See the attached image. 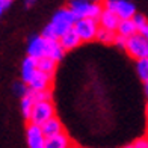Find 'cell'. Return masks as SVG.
Here are the masks:
<instances>
[{
    "instance_id": "7402d4cb",
    "label": "cell",
    "mask_w": 148,
    "mask_h": 148,
    "mask_svg": "<svg viewBox=\"0 0 148 148\" xmlns=\"http://www.w3.org/2000/svg\"><path fill=\"white\" fill-rule=\"evenodd\" d=\"M14 91H15L17 95H20V97L23 98L26 94L29 92V86L26 85L24 82H20V83H15V85H14Z\"/></svg>"
},
{
    "instance_id": "d4e9b609",
    "label": "cell",
    "mask_w": 148,
    "mask_h": 148,
    "mask_svg": "<svg viewBox=\"0 0 148 148\" xmlns=\"http://www.w3.org/2000/svg\"><path fill=\"white\" fill-rule=\"evenodd\" d=\"M11 3H12V0H0V5L3 6V9H6L8 6H11Z\"/></svg>"
},
{
    "instance_id": "83f0119b",
    "label": "cell",
    "mask_w": 148,
    "mask_h": 148,
    "mask_svg": "<svg viewBox=\"0 0 148 148\" xmlns=\"http://www.w3.org/2000/svg\"><path fill=\"white\" fill-rule=\"evenodd\" d=\"M145 95H147V98H148V82L145 83Z\"/></svg>"
},
{
    "instance_id": "2e32d148",
    "label": "cell",
    "mask_w": 148,
    "mask_h": 148,
    "mask_svg": "<svg viewBox=\"0 0 148 148\" xmlns=\"http://www.w3.org/2000/svg\"><path fill=\"white\" fill-rule=\"evenodd\" d=\"M116 32H118V35H121V36H124V38L129 39L130 36H133V35H136V33H138V27H136V24H134L133 18L132 20H121Z\"/></svg>"
},
{
    "instance_id": "f546056e",
    "label": "cell",
    "mask_w": 148,
    "mask_h": 148,
    "mask_svg": "<svg viewBox=\"0 0 148 148\" xmlns=\"http://www.w3.org/2000/svg\"><path fill=\"white\" fill-rule=\"evenodd\" d=\"M124 148H133V145H127V147H124Z\"/></svg>"
},
{
    "instance_id": "4316f807",
    "label": "cell",
    "mask_w": 148,
    "mask_h": 148,
    "mask_svg": "<svg viewBox=\"0 0 148 148\" xmlns=\"http://www.w3.org/2000/svg\"><path fill=\"white\" fill-rule=\"evenodd\" d=\"M145 115H147V125H148V104L145 107Z\"/></svg>"
},
{
    "instance_id": "8fae6325",
    "label": "cell",
    "mask_w": 148,
    "mask_h": 148,
    "mask_svg": "<svg viewBox=\"0 0 148 148\" xmlns=\"http://www.w3.org/2000/svg\"><path fill=\"white\" fill-rule=\"evenodd\" d=\"M91 2L88 0H71L70 2V9L73 11V14L80 18H89V11H91Z\"/></svg>"
},
{
    "instance_id": "8992f818",
    "label": "cell",
    "mask_w": 148,
    "mask_h": 148,
    "mask_svg": "<svg viewBox=\"0 0 148 148\" xmlns=\"http://www.w3.org/2000/svg\"><path fill=\"white\" fill-rule=\"evenodd\" d=\"M26 138L29 148H45V136L39 125L29 124L26 129Z\"/></svg>"
},
{
    "instance_id": "9a60e30c",
    "label": "cell",
    "mask_w": 148,
    "mask_h": 148,
    "mask_svg": "<svg viewBox=\"0 0 148 148\" xmlns=\"http://www.w3.org/2000/svg\"><path fill=\"white\" fill-rule=\"evenodd\" d=\"M64 47L60 45L59 41H51V39H47V51H45V58L53 59L55 62H59L60 59L64 58Z\"/></svg>"
},
{
    "instance_id": "5b68a950",
    "label": "cell",
    "mask_w": 148,
    "mask_h": 148,
    "mask_svg": "<svg viewBox=\"0 0 148 148\" xmlns=\"http://www.w3.org/2000/svg\"><path fill=\"white\" fill-rule=\"evenodd\" d=\"M125 50L133 59H136V60L148 58V41H147V38L139 35V33L130 36L129 39H127Z\"/></svg>"
},
{
    "instance_id": "277c9868",
    "label": "cell",
    "mask_w": 148,
    "mask_h": 148,
    "mask_svg": "<svg viewBox=\"0 0 148 148\" xmlns=\"http://www.w3.org/2000/svg\"><path fill=\"white\" fill-rule=\"evenodd\" d=\"M104 9L112 11L121 20H132L136 15V8L129 0H104Z\"/></svg>"
},
{
    "instance_id": "603a6c76",
    "label": "cell",
    "mask_w": 148,
    "mask_h": 148,
    "mask_svg": "<svg viewBox=\"0 0 148 148\" xmlns=\"http://www.w3.org/2000/svg\"><path fill=\"white\" fill-rule=\"evenodd\" d=\"M133 148H148V136L139 138L136 142L133 144Z\"/></svg>"
},
{
    "instance_id": "d6a6232c",
    "label": "cell",
    "mask_w": 148,
    "mask_h": 148,
    "mask_svg": "<svg viewBox=\"0 0 148 148\" xmlns=\"http://www.w3.org/2000/svg\"><path fill=\"white\" fill-rule=\"evenodd\" d=\"M147 41H148V38H147Z\"/></svg>"
},
{
    "instance_id": "30bf717a",
    "label": "cell",
    "mask_w": 148,
    "mask_h": 148,
    "mask_svg": "<svg viewBox=\"0 0 148 148\" xmlns=\"http://www.w3.org/2000/svg\"><path fill=\"white\" fill-rule=\"evenodd\" d=\"M45 148H73L71 138L65 132L51 138H45Z\"/></svg>"
},
{
    "instance_id": "ac0fdd59",
    "label": "cell",
    "mask_w": 148,
    "mask_h": 148,
    "mask_svg": "<svg viewBox=\"0 0 148 148\" xmlns=\"http://www.w3.org/2000/svg\"><path fill=\"white\" fill-rule=\"evenodd\" d=\"M56 64H58V62H55V60L50 59V58H42V59L38 60V70L42 71V73H45V74H50V76H53V74H55V71H56Z\"/></svg>"
},
{
    "instance_id": "7c38bea8",
    "label": "cell",
    "mask_w": 148,
    "mask_h": 148,
    "mask_svg": "<svg viewBox=\"0 0 148 148\" xmlns=\"http://www.w3.org/2000/svg\"><path fill=\"white\" fill-rule=\"evenodd\" d=\"M36 71H38V60L27 56L23 60V65H21V82L27 85Z\"/></svg>"
},
{
    "instance_id": "52a82bcc",
    "label": "cell",
    "mask_w": 148,
    "mask_h": 148,
    "mask_svg": "<svg viewBox=\"0 0 148 148\" xmlns=\"http://www.w3.org/2000/svg\"><path fill=\"white\" fill-rule=\"evenodd\" d=\"M45 51H47V39L44 36L30 38V41L27 44V56L39 60L45 58Z\"/></svg>"
},
{
    "instance_id": "3957f363",
    "label": "cell",
    "mask_w": 148,
    "mask_h": 148,
    "mask_svg": "<svg viewBox=\"0 0 148 148\" xmlns=\"http://www.w3.org/2000/svg\"><path fill=\"white\" fill-rule=\"evenodd\" d=\"M74 29L79 33L82 42H89V41L97 39V33L100 30V23H98V20H94V18H80V20H77Z\"/></svg>"
},
{
    "instance_id": "ffe728a7",
    "label": "cell",
    "mask_w": 148,
    "mask_h": 148,
    "mask_svg": "<svg viewBox=\"0 0 148 148\" xmlns=\"http://www.w3.org/2000/svg\"><path fill=\"white\" fill-rule=\"evenodd\" d=\"M133 21H134V24H136V27H138L139 35L148 38V21H147V18L144 15H140V14H136L133 17Z\"/></svg>"
},
{
    "instance_id": "484cf974",
    "label": "cell",
    "mask_w": 148,
    "mask_h": 148,
    "mask_svg": "<svg viewBox=\"0 0 148 148\" xmlns=\"http://www.w3.org/2000/svg\"><path fill=\"white\" fill-rule=\"evenodd\" d=\"M35 2H36V0H26V6H32Z\"/></svg>"
},
{
    "instance_id": "cb8c5ba5",
    "label": "cell",
    "mask_w": 148,
    "mask_h": 148,
    "mask_svg": "<svg viewBox=\"0 0 148 148\" xmlns=\"http://www.w3.org/2000/svg\"><path fill=\"white\" fill-rule=\"evenodd\" d=\"M115 44H116L118 47H121V49H125V45H127V38H124V36H121V35H118V33H116Z\"/></svg>"
},
{
    "instance_id": "44dd1931",
    "label": "cell",
    "mask_w": 148,
    "mask_h": 148,
    "mask_svg": "<svg viewBox=\"0 0 148 148\" xmlns=\"http://www.w3.org/2000/svg\"><path fill=\"white\" fill-rule=\"evenodd\" d=\"M115 38H116V33L112 32V30H107L100 27L98 33H97V39L103 44H115Z\"/></svg>"
},
{
    "instance_id": "7a4b0ae2",
    "label": "cell",
    "mask_w": 148,
    "mask_h": 148,
    "mask_svg": "<svg viewBox=\"0 0 148 148\" xmlns=\"http://www.w3.org/2000/svg\"><path fill=\"white\" fill-rule=\"evenodd\" d=\"M55 113H56V109H55L53 101H38V103H35V106H33V110H32L29 123L41 127L49 119L55 118L56 116Z\"/></svg>"
},
{
    "instance_id": "1f68e13d",
    "label": "cell",
    "mask_w": 148,
    "mask_h": 148,
    "mask_svg": "<svg viewBox=\"0 0 148 148\" xmlns=\"http://www.w3.org/2000/svg\"><path fill=\"white\" fill-rule=\"evenodd\" d=\"M97 2H100V0H97Z\"/></svg>"
},
{
    "instance_id": "9c48e42d",
    "label": "cell",
    "mask_w": 148,
    "mask_h": 148,
    "mask_svg": "<svg viewBox=\"0 0 148 148\" xmlns=\"http://www.w3.org/2000/svg\"><path fill=\"white\" fill-rule=\"evenodd\" d=\"M98 23H100V27L107 29V30H112V32H116L118 30V26L121 23V18L116 14H113L112 11L104 9L103 14L100 15V18H98Z\"/></svg>"
},
{
    "instance_id": "e0dca14e",
    "label": "cell",
    "mask_w": 148,
    "mask_h": 148,
    "mask_svg": "<svg viewBox=\"0 0 148 148\" xmlns=\"http://www.w3.org/2000/svg\"><path fill=\"white\" fill-rule=\"evenodd\" d=\"M35 100H33L32 94L27 92L26 95L21 98V112H23V116L26 119H30V115H32V110H33V106H35Z\"/></svg>"
},
{
    "instance_id": "f1b7e54d",
    "label": "cell",
    "mask_w": 148,
    "mask_h": 148,
    "mask_svg": "<svg viewBox=\"0 0 148 148\" xmlns=\"http://www.w3.org/2000/svg\"><path fill=\"white\" fill-rule=\"evenodd\" d=\"M2 12H3V6L0 5V17H2Z\"/></svg>"
},
{
    "instance_id": "4dcf8cb0",
    "label": "cell",
    "mask_w": 148,
    "mask_h": 148,
    "mask_svg": "<svg viewBox=\"0 0 148 148\" xmlns=\"http://www.w3.org/2000/svg\"><path fill=\"white\" fill-rule=\"evenodd\" d=\"M73 148H80V147H76V145H73Z\"/></svg>"
},
{
    "instance_id": "ba28073f",
    "label": "cell",
    "mask_w": 148,
    "mask_h": 148,
    "mask_svg": "<svg viewBox=\"0 0 148 148\" xmlns=\"http://www.w3.org/2000/svg\"><path fill=\"white\" fill-rule=\"evenodd\" d=\"M53 82V76L45 74L42 71H36L33 74V77L30 79V82L27 83L30 91H50V86Z\"/></svg>"
},
{
    "instance_id": "4fadbf2b",
    "label": "cell",
    "mask_w": 148,
    "mask_h": 148,
    "mask_svg": "<svg viewBox=\"0 0 148 148\" xmlns=\"http://www.w3.org/2000/svg\"><path fill=\"white\" fill-rule=\"evenodd\" d=\"M59 42L64 47V50L66 51V50H73V49H76V47H79L80 44H82V39H80L76 29L73 27V29H70L68 32H66L65 35H62V38L59 39Z\"/></svg>"
},
{
    "instance_id": "5bb4252c",
    "label": "cell",
    "mask_w": 148,
    "mask_h": 148,
    "mask_svg": "<svg viewBox=\"0 0 148 148\" xmlns=\"http://www.w3.org/2000/svg\"><path fill=\"white\" fill-rule=\"evenodd\" d=\"M41 130H42V133H44L45 138H51V136H56V134L65 132L62 123H60L56 116L51 118V119H49L47 123H44V124L41 125Z\"/></svg>"
},
{
    "instance_id": "6da1fadb",
    "label": "cell",
    "mask_w": 148,
    "mask_h": 148,
    "mask_svg": "<svg viewBox=\"0 0 148 148\" xmlns=\"http://www.w3.org/2000/svg\"><path fill=\"white\" fill-rule=\"evenodd\" d=\"M77 23V17L73 14L70 8H62L59 9L55 15H53L51 21L44 27L42 35L45 39H51V41H59L62 35H65L70 29H73Z\"/></svg>"
},
{
    "instance_id": "d6986e66",
    "label": "cell",
    "mask_w": 148,
    "mask_h": 148,
    "mask_svg": "<svg viewBox=\"0 0 148 148\" xmlns=\"http://www.w3.org/2000/svg\"><path fill=\"white\" fill-rule=\"evenodd\" d=\"M136 73L144 83L148 82V58L136 60Z\"/></svg>"
}]
</instances>
